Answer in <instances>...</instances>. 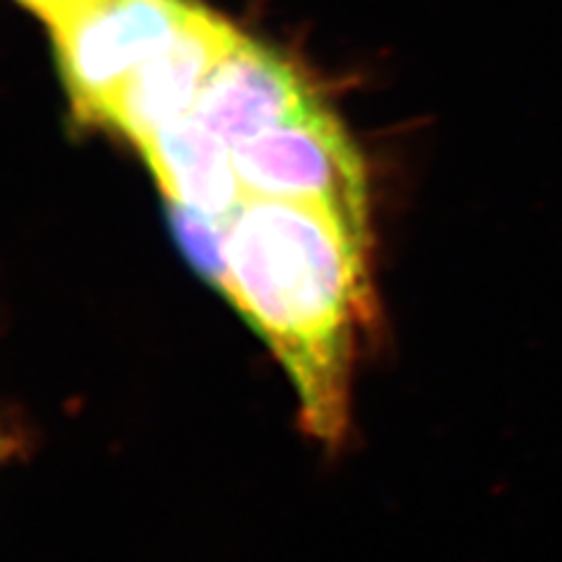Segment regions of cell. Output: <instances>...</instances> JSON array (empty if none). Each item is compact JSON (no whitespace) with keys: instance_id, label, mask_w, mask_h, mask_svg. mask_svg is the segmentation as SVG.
Masks as SVG:
<instances>
[{"instance_id":"obj_7","label":"cell","mask_w":562,"mask_h":562,"mask_svg":"<svg viewBox=\"0 0 562 562\" xmlns=\"http://www.w3.org/2000/svg\"><path fill=\"white\" fill-rule=\"evenodd\" d=\"M169 227L190 268L223 295L227 291V223L198 209L167 202Z\"/></svg>"},{"instance_id":"obj_8","label":"cell","mask_w":562,"mask_h":562,"mask_svg":"<svg viewBox=\"0 0 562 562\" xmlns=\"http://www.w3.org/2000/svg\"><path fill=\"white\" fill-rule=\"evenodd\" d=\"M20 3H24L29 10H33L41 20H45L52 26L64 20L66 14L78 10L80 5L90 3V0H20Z\"/></svg>"},{"instance_id":"obj_4","label":"cell","mask_w":562,"mask_h":562,"mask_svg":"<svg viewBox=\"0 0 562 562\" xmlns=\"http://www.w3.org/2000/svg\"><path fill=\"white\" fill-rule=\"evenodd\" d=\"M241 38L231 22L195 3L179 31L120 87L99 127L138 146L169 122L190 115L206 78Z\"/></svg>"},{"instance_id":"obj_3","label":"cell","mask_w":562,"mask_h":562,"mask_svg":"<svg viewBox=\"0 0 562 562\" xmlns=\"http://www.w3.org/2000/svg\"><path fill=\"white\" fill-rule=\"evenodd\" d=\"M192 8L190 0H90L52 24L76 117L99 127L120 87L179 31Z\"/></svg>"},{"instance_id":"obj_5","label":"cell","mask_w":562,"mask_h":562,"mask_svg":"<svg viewBox=\"0 0 562 562\" xmlns=\"http://www.w3.org/2000/svg\"><path fill=\"white\" fill-rule=\"evenodd\" d=\"M312 105L314 97L289 61L241 38L206 78L192 115L235 146L295 120Z\"/></svg>"},{"instance_id":"obj_2","label":"cell","mask_w":562,"mask_h":562,"mask_svg":"<svg viewBox=\"0 0 562 562\" xmlns=\"http://www.w3.org/2000/svg\"><path fill=\"white\" fill-rule=\"evenodd\" d=\"M233 160L246 198L326 206L371 233L361 155L319 103L284 125L239 140Z\"/></svg>"},{"instance_id":"obj_6","label":"cell","mask_w":562,"mask_h":562,"mask_svg":"<svg viewBox=\"0 0 562 562\" xmlns=\"http://www.w3.org/2000/svg\"><path fill=\"white\" fill-rule=\"evenodd\" d=\"M136 148L146 157L167 202L231 218L246 198L233 146L192 113L153 132Z\"/></svg>"},{"instance_id":"obj_1","label":"cell","mask_w":562,"mask_h":562,"mask_svg":"<svg viewBox=\"0 0 562 562\" xmlns=\"http://www.w3.org/2000/svg\"><path fill=\"white\" fill-rule=\"evenodd\" d=\"M373 235L336 211L244 198L227 223L231 301L284 366L301 425L338 446L349 429L351 375L375 319Z\"/></svg>"}]
</instances>
